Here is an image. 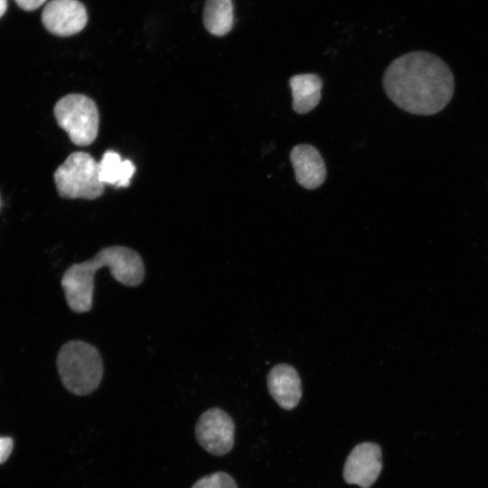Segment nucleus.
<instances>
[{
  "label": "nucleus",
  "instance_id": "a211bd4d",
  "mask_svg": "<svg viewBox=\"0 0 488 488\" xmlns=\"http://www.w3.org/2000/svg\"><path fill=\"white\" fill-rule=\"evenodd\" d=\"M7 9V0H0V18L4 15Z\"/></svg>",
  "mask_w": 488,
  "mask_h": 488
},
{
  "label": "nucleus",
  "instance_id": "6e6552de",
  "mask_svg": "<svg viewBox=\"0 0 488 488\" xmlns=\"http://www.w3.org/2000/svg\"><path fill=\"white\" fill-rule=\"evenodd\" d=\"M88 15L85 6L78 0H52L42 12L45 29L57 36H70L86 25Z\"/></svg>",
  "mask_w": 488,
  "mask_h": 488
},
{
  "label": "nucleus",
  "instance_id": "7ed1b4c3",
  "mask_svg": "<svg viewBox=\"0 0 488 488\" xmlns=\"http://www.w3.org/2000/svg\"><path fill=\"white\" fill-rule=\"evenodd\" d=\"M56 189L66 199L94 200L102 195L104 183L99 176V162L89 154H70L53 174Z\"/></svg>",
  "mask_w": 488,
  "mask_h": 488
},
{
  "label": "nucleus",
  "instance_id": "4468645a",
  "mask_svg": "<svg viewBox=\"0 0 488 488\" xmlns=\"http://www.w3.org/2000/svg\"><path fill=\"white\" fill-rule=\"evenodd\" d=\"M203 24L213 35L227 34L233 25L231 0H207L203 8Z\"/></svg>",
  "mask_w": 488,
  "mask_h": 488
},
{
  "label": "nucleus",
  "instance_id": "f8f14e48",
  "mask_svg": "<svg viewBox=\"0 0 488 488\" xmlns=\"http://www.w3.org/2000/svg\"><path fill=\"white\" fill-rule=\"evenodd\" d=\"M293 97V109L298 114L313 110L321 99L323 81L314 73L294 75L289 79Z\"/></svg>",
  "mask_w": 488,
  "mask_h": 488
},
{
  "label": "nucleus",
  "instance_id": "2eb2a0df",
  "mask_svg": "<svg viewBox=\"0 0 488 488\" xmlns=\"http://www.w3.org/2000/svg\"><path fill=\"white\" fill-rule=\"evenodd\" d=\"M192 488H238V485L229 474L215 472L197 480Z\"/></svg>",
  "mask_w": 488,
  "mask_h": 488
},
{
  "label": "nucleus",
  "instance_id": "423d86ee",
  "mask_svg": "<svg viewBox=\"0 0 488 488\" xmlns=\"http://www.w3.org/2000/svg\"><path fill=\"white\" fill-rule=\"evenodd\" d=\"M235 424L230 416L219 408L203 412L195 425V437L208 453L221 456L234 445Z\"/></svg>",
  "mask_w": 488,
  "mask_h": 488
},
{
  "label": "nucleus",
  "instance_id": "9d476101",
  "mask_svg": "<svg viewBox=\"0 0 488 488\" xmlns=\"http://www.w3.org/2000/svg\"><path fill=\"white\" fill-rule=\"evenodd\" d=\"M296 180L304 188L320 187L326 178V166L320 152L312 145L299 144L290 152Z\"/></svg>",
  "mask_w": 488,
  "mask_h": 488
},
{
  "label": "nucleus",
  "instance_id": "dca6fc26",
  "mask_svg": "<svg viewBox=\"0 0 488 488\" xmlns=\"http://www.w3.org/2000/svg\"><path fill=\"white\" fill-rule=\"evenodd\" d=\"M13 450V439L0 436V464L5 463Z\"/></svg>",
  "mask_w": 488,
  "mask_h": 488
},
{
  "label": "nucleus",
  "instance_id": "6ab92c4d",
  "mask_svg": "<svg viewBox=\"0 0 488 488\" xmlns=\"http://www.w3.org/2000/svg\"><path fill=\"white\" fill-rule=\"evenodd\" d=\"M1 205H2V202H1V196H0V208H1Z\"/></svg>",
  "mask_w": 488,
  "mask_h": 488
},
{
  "label": "nucleus",
  "instance_id": "f257e3e1",
  "mask_svg": "<svg viewBox=\"0 0 488 488\" xmlns=\"http://www.w3.org/2000/svg\"><path fill=\"white\" fill-rule=\"evenodd\" d=\"M387 96L399 108L428 116L446 107L454 93V76L438 56L416 51L395 59L383 75Z\"/></svg>",
  "mask_w": 488,
  "mask_h": 488
},
{
  "label": "nucleus",
  "instance_id": "1a4fd4ad",
  "mask_svg": "<svg viewBox=\"0 0 488 488\" xmlns=\"http://www.w3.org/2000/svg\"><path fill=\"white\" fill-rule=\"evenodd\" d=\"M108 267L115 280L127 286H138L145 277V265L141 256L125 246H109L96 255Z\"/></svg>",
  "mask_w": 488,
  "mask_h": 488
},
{
  "label": "nucleus",
  "instance_id": "f3484780",
  "mask_svg": "<svg viewBox=\"0 0 488 488\" xmlns=\"http://www.w3.org/2000/svg\"><path fill=\"white\" fill-rule=\"evenodd\" d=\"M15 3L25 11H33L39 8L47 0H14Z\"/></svg>",
  "mask_w": 488,
  "mask_h": 488
},
{
  "label": "nucleus",
  "instance_id": "0eeeda50",
  "mask_svg": "<svg viewBox=\"0 0 488 488\" xmlns=\"http://www.w3.org/2000/svg\"><path fill=\"white\" fill-rule=\"evenodd\" d=\"M381 449L372 442L355 446L344 463L343 477L349 484L370 488L379 477L381 468Z\"/></svg>",
  "mask_w": 488,
  "mask_h": 488
},
{
  "label": "nucleus",
  "instance_id": "39448f33",
  "mask_svg": "<svg viewBox=\"0 0 488 488\" xmlns=\"http://www.w3.org/2000/svg\"><path fill=\"white\" fill-rule=\"evenodd\" d=\"M101 267H104V265L94 256L91 259L74 263L65 270L61 285L71 311L81 314L91 310L94 276Z\"/></svg>",
  "mask_w": 488,
  "mask_h": 488
},
{
  "label": "nucleus",
  "instance_id": "20e7f679",
  "mask_svg": "<svg viewBox=\"0 0 488 488\" xmlns=\"http://www.w3.org/2000/svg\"><path fill=\"white\" fill-rule=\"evenodd\" d=\"M53 114L59 127L73 144L86 146L96 139L99 116L97 105L90 98L82 94H68L56 102Z\"/></svg>",
  "mask_w": 488,
  "mask_h": 488
},
{
  "label": "nucleus",
  "instance_id": "ddd939ff",
  "mask_svg": "<svg viewBox=\"0 0 488 488\" xmlns=\"http://www.w3.org/2000/svg\"><path fill=\"white\" fill-rule=\"evenodd\" d=\"M135 171L136 167L130 160H122L113 150H107L99 162L100 182L117 188L128 187Z\"/></svg>",
  "mask_w": 488,
  "mask_h": 488
},
{
  "label": "nucleus",
  "instance_id": "f03ea898",
  "mask_svg": "<svg viewBox=\"0 0 488 488\" xmlns=\"http://www.w3.org/2000/svg\"><path fill=\"white\" fill-rule=\"evenodd\" d=\"M56 364L61 383L77 396L92 393L103 378L99 352L94 345L80 340L65 343L57 354Z\"/></svg>",
  "mask_w": 488,
  "mask_h": 488
},
{
  "label": "nucleus",
  "instance_id": "9b49d317",
  "mask_svg": "<svg viewBox=\"0 0 488 488\" xmlns=\"http://www.w3.org/2000/svg\"><path fill=\"white\" fill-rule=\"evenodd\" d=\"M267 389L271 397L284 409L296 408L302 397L300 377L289 364L274 366L267 377Z\"/></svg>",
  "mask_w": 488,
  "mask_h": 488
}]
</instances>
